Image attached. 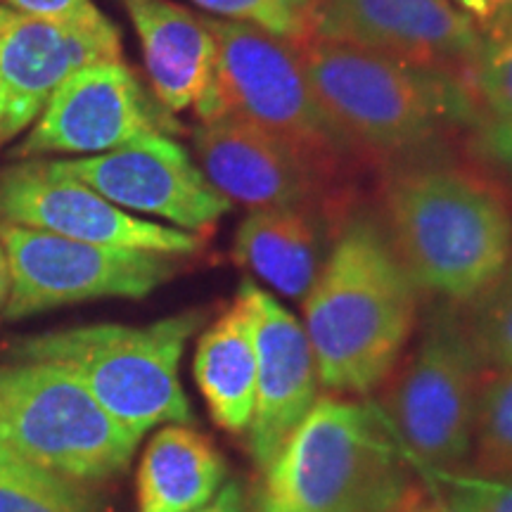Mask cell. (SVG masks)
<instances>
[{"label": "cell", "mask_w": 512, "mask_h": 512, "mask_svg": "<svg viewBox=\"0 0 512 512\" xmlns=\"http://www.w3.org/2000/svg\"><path fill=\"white\" fill-rule=\"evenodd\" d=\"M420 290L370 211L349 214L304 299L320 387L366 396L401 363L418 323Z\"/></svg>", "instance_id": "1"}, {"label": "cell", "mask_w": 512, "mask_h": 512, "mask_svg": "<svg viewBox=\"0 0 512 512\" xmlns=\"http://www.w3.org/2000/svg\"><path fill=\"white\" fill-rule=\"evenodd\" d=\"M384 228L420 292L460 309L512 259V207L477 171L408 164L382 185Z\"/></svg>", "instance_id": "2"}, {"label": "cell", "mask_w": 512, "mask_h": 512, "mask_svg": "<svg viewBox=\"0 0 512 512\" xmlns=\"http://www.w3.org/2000/svg\"><path fill=\"white\" fill-rule=\"evenodd\" d=\"M297 48L325 119L356 150L403 157L434 143L446 128L472 131L484 119L467 76L318 36Z\"/></svg>", "instance_id": "3"}, {"label": "cell", "mask_w": 512, "mask_h": 512, "mask_svg": "<svg viewBox=\"0 0 512 512\" xmlns=\"http://www.w3.org/2000/svg\"><path fill=\"white\" fill-rule=\"evenodd\" d=\"M411 458L377 408L323 396L264 467L252 512H394Z\"/></svg>", "instance_id": "4"}, {"label": "cell", "mask_w": 512, "mask_h": 512, "mask_svg": "<svg viewBox=\"0 0 512 512\" xmlns=\"http://www.w3.org/2000/svg\"><path fill=\"white\" fill-rule=\"evenodd\" d=\"M207 320L204 309H188L150 325H81L19 337L12 361H43L79 377L95 401L143 437L159 425H188L192 408L178 366L188 339Z\"/></svg>", "instance_id": "5"}, {"label": "cell", "mask_w": 512, "mask_h": 512, "mask_svg": "<svg viewBox=\"0 0 512 512\" xmlns=\"http://www.w3.org/2000/svg\"><path fill=\"white\" fill-rule=\"evenodd\" d=\"M138 441L69 370L0 363V451L8 456L95 486L131 465Z\"/></svg>", "instance_id": "6"}, {"label": "cell", "mask_w": 512, "mask_h": 512, "mask_svg": "<svg viewBox=\"0 0 512 512\" xmlns=\"http://www.w3.org/2000/svg\"><path fill=\"white\" fill-rule=\"evenodd\" d=\"M207 22L216 64L209 93L195 107L200 121L233 114L283 140L323 178L335 174L349 145L320 110L299 48L242 22Z\"/></svg>", "instance_id": "7"}, {"label": "cell", "mask_w": 512, "mask_h": 512, "mask_svg": "<svg viewBox=\"0 0 512 512\" xmlns=\"http://www.w3.org/2000/svg\"><path fill=\"white\" fill-rule=\"evenodd\" d=\"M482 361L460 306L434 302L418 342L384 396L401 448L427 472H456L472 456Z\"/></svg>", "instance_id": "8"}, {"label": "cell", "mask_w": 512, "mask_h": 512, "mask_svg": "<svg viewBox=\"0 0 512 512\" xmlns=\"http://www.w3.org/2000/svg\"><path fill=\"white\" fill-rule=\"evenodd\" d=\"M10 261V297L0 318L22 320L91 299H143L181 271L183 256L91 242L0 223Z\"/></svg>", "instance_id": "9"}, {"label": "cell", "mask_w": 512, "mask_h": 512, "mask_svg": "<svg viewBox=\"0 0 512 512\" xmlns=\"http://www.w3.org/2000/svg\"><path fill=\"white\" fill-rule=\"evenodd\" d=\"M169 110L150 98L124 60L88 64L69 76L10 157L105 155L150 133H176Z\"/></svg>", "instance_id": "10"}, {"label": "cell", "mask_w": 512, "mask_h": 512, "mask_svg": "<svg viewBox=\"0 0 512 512\" xmlns=\"http://www.w3.org/2000/svg\"><path fill=\"white\" fill-rule=\"evenodd\" d=\"M0 223L46 230L102 247L190 256L207 245L202 235L162 226L124 211L46 159H19L0 171Z\"/></svg>", "instance_id": "11"}, {"label": "cell", "mask_w": 512, "mask_h": 512, "mask_svg": "<svg viewBox=\"0 0 512 512\" xmlns=\"http://www.w3.org/2000/svg\"><path fill=\"white\" fill-rule=\"evenodd\" d=\"M50 166L124 211L157 216L190 233L214 226L233 207L169 133H150L105 155Z\"/></svg>", "instance_id": "12"}, {"label": "cell", "mask_w": 512, "mask_h": 512, "mask_svg": "<svg viewBox=\"0 0 512 512\" xmlns=\"http://www.w3.org/2000/svg\"><path fill=\"white\" fill-rule=\"evenodd\" d=\"M313 36L458 76H470L484 41L451 0H320Z\"/></svg>", "instance_id": "13"}, {"label": "cell", "mask_w": 512, "mask_h": 512, "mask_svg": "<svg viewBox=\"0 0 512 512\" xmlns=\"http://www.w3.org/2000/svg\"><path fill=\"white\" fill-rule=\"evenodd\" d=\"M256 349V399L247 427L249 453L264 470L320 399L316 354L304 325L271 292L242 280Z\"/></svg>", "instance_id": "14"}, {"label": "cell", "mask_w": 512, "mask_h": 512, "mask_svg": "<svg viewBox=\"0 0 512 512\" xmlns=\"http://www.w3.org/2000/svg\"><path fill=\"white\" fill-rule=\"evenodd\" d=\"M105 60H121L112 22L69 27L10 10L0 29V150L36 124L69 76Z\"/></svg>", "instance_id": "15"}, {"label": "cell", "mask_w": 512, "mask_h": 512, "mask_svg": "<svg viewBox=\"0 0 512 512\" xmlns=\"http://www.w3.org/2000/svg\"><path fill=\"white\" fill-rule=\"evenodd\" d=\"M202 174L230 204L249 209L313 207L325 178L283 140L249 121H200L192 133Z\"/></svg>", "instance_id": "16"}, {"label": "cell", "mask_w": 512, "mask_h": 512, "mask_svg": "<svg viewBox=\"0 0 512 512\" xmlns=\"http://www.w3.org/2000/svg\"><path fill=\"white\" fill-rule=\"evenodd\" d=\"M143 46L152 91L171 114L195 110L214 79L216 43L207 17L171 0H121Z\"/></svg>", "instance_id": "17"}, {"label": "cell", "mask_w": 512, "mask_h": 512, "mask_svg": "<svg viewBox=\"0 0 512 512\" xmlns=\"http://www.w3.org/2000/svg\"><path fill=\"white\" fill-rule=\"evenodd\" d=\"M323 235L313 207L254 209L235 233L233 256L261 283L294 302H304L316 283Z\"/></svg>", "instance_id": "18"}, {"label": "cell", "mask_w": 512, "mask_h": 512, "mask_svg": "<svg viewBox=\"0 0 512 512\" xmlns=\"http://www.w3.org/2000/svg\"><path fill=\"white\" fill-rule=\"evenodd\" d=\"M228 482L226 460L204 434L166 425L138 467V512H195Z\"/></svg>", "instance_id": "19"}, {"label": "cell", "mask_w": 512, "mask_h": 512, "mask_svg": "<svg viewBox=\"0 0 512 512\" xmlns=\"http://www.w3.org/2000/svg\"><path fill=\"white\" fill-rule=\"evenodd\" d=\"M192 373L216 425L247 432L256 399V349L240 297L202 332Z\"/></svg>", "instance_id": "20"}, {"label": "cell", "mask_w": 512, "mask_h": 512, "mask_svg": "<svg viewBox=\"0 0 512 512\" xmlns=\"http://www.w3.org/2000/svg\"><path fill=\"white\" fill-rule=\"evenodd\" d=\"M0 512H102L93 484L53 475L0 451Z\"/></svg>", "instance_id": "21"}, {"label": "cell", "mask_w": 512, "mask_h": 512, "mask_svg": "<svg viewBox=\"0 0 512 512\" xmlns=\"http://www.w3.org/2000/svg\"><path fill=\"white\" fill-rule=\"evenodd\" d=\"M470 458L479 475L512 470V370L482 382Z\"/></svg>", "instance_id": "22"}, {"label": "cell", "mask_w": 512, "mask_h": 512, "mask_svg": "<svg viewBox=\"0 0 512 512\" xmlns=\"http://www.w3.org/2000/svg\"><path fill=\"white\" fill-rule=\"evenodd\" d=\"M463 313L482 368L512 370V259L501 278Z\"/></svg>", "instance_id": "23"}, {"label": "cell", "mask_w": 512, "mask_h": 512, "mask_svg": "<svg viewBox=\"0 0 512 512\" xmlns=\"http://www.w3.org/2000/svg\"><path fill=\"white\" fill-rule=\"evenodd\" d=\"M211 15L242 22L302 46L316 31L320 0H192Z\"/></svg>", "instance_id": "24"}, {"label": "cell", "mask_w": 512, "mask_h": 512, "mask_svg": "<svg viewBox=\"0 0 512 512\" xmlns=\"http://www.w3.org/2000/svg\"><path fill=\"white\" fill-rule=\"evenodd\" d=\"M467 79L484 119H512V12L491 24Z\"/></svg>", "instance_id": "25"}, {"label": "cell", "mask_w": 512, "mask_h": 512, "mask_svg": "<svg viewBox=\"0 0 512 512\" xmlns=\"http://www.w3.org/2000/svg\"><path fill=\"white\" fill-rule=\"evenodd\" d=\"M446 484L441 508L446 512H512V470L501 475L458 477L456 472H432Z\"/></svg>", "instance_id": "26"}, {"label": "cell", "mask_w": 512, "mask_h": 512, "mask_svg": "<svg viewBox=\"0 0 512 512\" xmlns=\"http://www.w3.org/2000/svg\"><path fill=\"white\" fill-rule=\"evenodd\" d=\"M5 8L34 19L69 27H100L110 22L93 0H0Z\"/></svg>", "instance_id": "27"}, {"label": "cell", "mask_w": 512, "mask_h": 512, "mask_svg": "<svg viewBox=\"0 0 512 512\" xmlns=\"http://www.w3.org/2000/svg\"><path fill=\"white\" fill-rule=\"evenodd\" d=\"M470 147L479 162L512 185V119H482L472 128Z\"/></svg>", "instance_id": "28"}, {"label": "cell", "mask_w": 512, "mask_h": 512, "mask_svg": "<svg viewBox=\"0 0 512 512\" xmlns=\"http://www.w3.org/2000/svg\"><path fill=\"white\" fill-rule=\"evenodd\" d=\"M195 512H247V501H245V491H242V484L235 482V479H228L219 494L211 498L204 508Z\"/></svg>", "instance_id": "29"}, {"label": "cell", "mask_w": 512, "mask_h": 512, "mask_svg": "<svg viewBox=\"0 0 512 512\" xmlns=\"http://www.w3.org/2000/svg\"><path fill=\"white\" fill-rule=\"evenodd\" d=\"M460 10L467 12L472 19H479L482 24H494L498 17L510 15L512 0H458Z\"/></svg>", "instance_id": "30"}, {"label": "cell", "mask_w": 512, "mask_h": 512, "mask_svg": "<svg viewBox=\"0 0 512 512\" xmlns=\"http://www.w3.org/2000/svg\"><path fill=\"white\" fill-rule=\"evenodd\" d=\"M394 512H446V510L441 508V503L437 501V498H430V496L420 494V491L411 489Z\"/></svg>", "instance_id": "31"}, {"label": "cell", "mask_w": 512, "mask_h": 512, "mask_svg": "<svg viewBox=\"0 0 512 512\" xmlns=\"http://www.w3.org/2000/svg\"><path fill=\"white\" fill-rule=\"evenodd\" d=\"M10 285H12V278H10V261H8V254H5L3 242H0V313H3L5 304H8Z\"/></svg>", "instance_id": "32"}, {"label": "cell", "mask_w": 512, "mask_h": 512, "mask_svg": "<svg viewBox=\"0 0 512 512\" xmlns=\"http://www.w3.org/2000/svg\"><path fill=\"white\" fill-rule=\"evenodd\" d=\"M8 17H10V10L5 8L3 3H0V29L5 27V22H8Z\"/></svg>", "instance_id": "33"}]
</instances>
